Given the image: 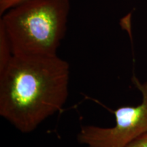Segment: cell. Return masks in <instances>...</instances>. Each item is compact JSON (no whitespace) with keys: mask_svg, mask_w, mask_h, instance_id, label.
<instances>
[{"mask_svg":"<svg viewBox=\"0 0 147 147\" xmlns=\"http://www.w3.org/2000/svg\"><path fill=\"white\" fill-rule=\"evenodd\" d=\"M69 74L57 55H13L0 71V115L20 131H33L65 104Z\"/></svg>","mask_w":147,"mask_h":147,"instance_id":"cell-1","label":"cell"},{"mask_svg":"<svg viewBox=\"0 0 147 147\" xmlns=\"http://www.w3.org/2000/svg\"><path fill=\"white\" fill-rule=\"evenodd\" d=\"M69 0H25L3 14L13 55H57L65 36Z\"/></svg>","mask_w":147,"mask_h":147,"instance_id":"cell-2","label":"cell"},{"mask_svg":"<svg viewBox=\"0 0 147 147\" xmlns=\"http://www.w3.org/2000/svg\"><path fill=\"white\" fill-rule=\"evenodd\" d=\"M133 82L142 93L141 104L114 110L115 125L112 127L82 126L77 136L80 144L87 147H127L147 131V82L142 83L135 76Z\"/></svg>","mask_w":147,"mask_h":147,"instance_id":"cell-3","label":"cell"},{"mask_svg":"<svg viewBox=\"0 0 147 147\" xmlns=\"http://www.w3.org/2000/svg\"><path fill=\"white\" fill-rule=\"evenodd\" d=\"M12 57V48L3 27L0 25V71L9 63Z\"/></svg>","mask_w":147,"mask_h":147,"instance_id":"cell-4","label":"cell"},{"mask_svg":"<svg viewBox=\"0 0 147 147\" xmlns=\"http://www.w3.org/2000/svg\"><path fill=\"white\" fill-rule=\"evenodd\" d=\"M25 0H0V14L1 15L12 7L23 2Z\"/></svg>","mask_w":147,"mask_h":147,"instance_id":"cell-5","label":"cell"},{"mask_svg":"<svg viewBox=\"0 0 147 147\" xmlns=\"http://www.w3.org/2000/svg\"><path fill=\"white\" fill-rule=\"evenodd\" d=\"M127 147H147V131L134 140Z\"/></svg>","mask_w":147,"mask_h":147,"instance_id":"cell-6","label":"cell"}]
</instances>
